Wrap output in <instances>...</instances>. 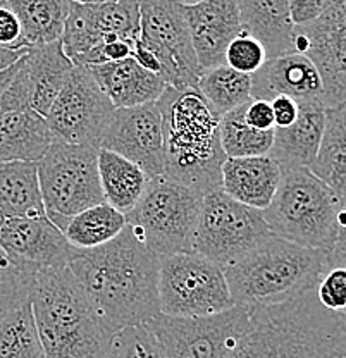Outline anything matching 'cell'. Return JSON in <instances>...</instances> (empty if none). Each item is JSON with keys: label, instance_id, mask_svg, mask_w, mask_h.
<instances>
[{"label": "cell", "instance_id": "f6af8a7d", "mask_svg": "<svg viewBox=\"0 0 346 358\" xmlns=\"http://www.w3.org/2000/svg\"><path fill=\"white\" fill-rule=\"evenodd\" d=\"M78 3H106V2H121V0H71Z\"/></svg>", "mask_w": 346, "mask_h": 358}, {"label": "cell", "instance_id": "7402d4cb", "mask_svg": "<svg viewBox=\"0 0 346 358\" xmlns=\"http://www.w3.org/2000/svg\"><path fill=\"white\" fill-rule=\"evenodd\" d=\"M28 80L29 107L45 117L55 96L73 71V61L66 55L61 40L29 47L23 57Z\"/></svg>", "mask_w": 346, "mask_h": 358}, {"label": "cell", "instance_id": "2e32d148", "mask_svg": "<svg viewBox=\"0 0 346 358\" xmlns=\"http://www.w3.org/2000/svg\"><path fill=\"white\" fill-rule=\"evenodd\" d=\"M99 148L131 160L148 178L164 176V129L157 102L115 109Z\"/></svg>", "mask_w": 346, "mask_h": 358}, {"label": "cell", "instance_id": "4316f807", "mask_svg": "<svg viewBox=\"0 0 346 358\" xmlns=\"http://www.w3.org/2000/svg\"><path fill=\"white\" fill-rule=\"evenodd\" d=\"M99 178L103 200L124 215L135 208L152 179L135 162L103 148H99Z\"/></svg>", "mask_w": 346, "mask_h": 358}, {"label": "cell", "instance_id": "52a82bcc", "mask_svg": "<svg viewBox=\"0 0 346 358\" xmlns=\"http://www.w3.org/2000/svg\"><path fill=\"white\" fill-rule=\"evenodd\" d=\"M202 193L166 176L152 178L124 215L133 234L157 257L193 252Z\"/></svg>", "mask_w": 346, "mask_h": 358}, {"label": "cell", "instance_id": "4dcf8cb0", "mask_svg": "<svg viewBox=\"0 0 346 358\" xmlns=\"http://www.w3.org/2000/svg\"><path fill=\"white\" fill-rule=\"evenodd\" d=\"M196 90L210 109L221 117L252 100V74L240 73L222 64L206 69L199 78Z\"/></svg>", "mask_w": 346, "mask_h": 358}, {"label": "cell", "instance_id": "5bb4252c", "mask_svg": "<svg viewBox=\"0 0 346 358\" xmlns=\"http://www.w3.org/2000/svg\"><path fill=\"white\" fill-rule=\"evenodd\" d=\"M293 50L314 62L322 80L326 109L346 102V0L319 20L295 26Z\"/></svg>", "mask_w": 346, "mask_h": 358}, {"label": "cell", "instance_id": "4fadbf2b", "mask_svg": "<svg viewBox=\"0 0 346 358\" xmlns=\"http://www.w3.org/2000/svg\"><path fill=\"white\" fill-rule=\"evenodd\" d=\"M115 107L88 67L74 66L45 119L57 141L100 147Z\"/></svg>", "mask_w": 346, "mask_h": 358}, {"label": "cell", "instance_id": "c3c4849f", "mask_svg": "<svg viewBox=\"0 0 346 358\" xmlns=\"http://www.w3.org/2000/svg\"><path fill=\"white\" fill-rule=\"evenodd\" d=\"M3 221H6V215H3L2 212H0V226H2V222H3Z\"/></svg>", "mask_w": 346, "mask_h": 358}, {"label": "cell", "instance_id": "f546056e", "mask_svg": "<svg viewBox=\"0 0 346 358\" xmlns=\"http://www.w3.org/2000/svg\"><path fill=\"white\" fill-rule=\"evenodd\" d=\"M124 227V214L103 201L69 217L62 233L74 248L90 250L109 243Z\"/></svg>", "mask_w": 346, "mask_h": 358}, {"label": "cell", "instance_id": "60d3db41", "mask_svg": "<svg viewBox=\"0 0 346 358\" xmlns=\"http://www.w3.org/2000/svg\"><path fill=\"white\" fill-rule=\"evenodd\" d=\"M271 106H273L274 112V128H286V126L293 124L295 119L298 117V102L289 99V96H274V99L271 100Z\"/></svg>", "mask_w": 346, "mask_h": 358}, {"label": "cell", "instance_id": "6da1fadb", "mask_svg": "<svg viewBox=\"0 0 346 358\" xmlns=\"http://www.w3.org/2000/svg\"><path fill=\"white\" fill-rule=\"evenodd\" d=\"M68 267L113 331L147 324L161 313L159 257L128 224L109 243L80 250Z\"/></svg>", "mask_w": 346, "mask_h": 358}, {"label": "cell", "instance_id": "f35d334b", "mask_svg": "<svg viewBox=\"0 0 346 358\" xmlns=\"http://www.w3.org/2000/svg\"><path fill=\"white\" fill-rule=\"evenodd\" d=\"M343 0H288L289 14L295 26H303L326 14Z\"/></svg>", "mask_w": 346, "mask_h": 358}, {"label": "cell", "instance_id": "8fae6325", "mask_svg": "<svg viewBox=\"0 0 346 358\" xmlns=\"http://www.w3.org/2000/svg\"><path fill=\"white\" fill-rule=\"evenodd\" d=\"M140 33L136 40L157 59L159 76L173 88H196L202 67L189 36L185 6L176 0H136Z\"/></svg>", "mask_w": 346, "mask_h": 358}, {"label": "cell", "instance_id": "ac0fdd59", "mask_svg": "<svg viewBox=\"0 0 346 358\" xmlns=\"http://www.w3.org/2000/svg\"><path fill=\"white\" fill-rule=\"evenodd\" d=\"M185 13L202 71L226 64V48L243 31L236 0H202L185 6Z\"/></svg>", "mask_w": 346, "mask_h": 358}, {"label": "cell", "instance_id": "9a60e30c", "mask_svg": "<svg viewBox=\"0 0 346 358\" xmlns=\"http://www.w3.org/2000/svg\"><path fill=\"white\" fill-rule=\"evenodd\" d=\"M140 33V10L136 0L106 3L71 2V13L62 33V47L71 61H76L96 45L114 40H135Z\"/></svg>", "mask_w": 346, "mask_h": 358}, {"label": "cell", "instance_id": "ba28073f", "mask_svg": "<svg viewBox=\"0 0 346 358\" xmlns=\"http://www.w3.org/2000/svg\"><path fill=\"white\" fill-rule=\"evenodd\" d=\"M36 167L45 214L61 231L69 217L106 201L96 147L55 140Z\"/></svg>", "mask_w": 346, "mask_h": 358}, {"label": "cell", "instance_id": "bcb514c9", "mask_svg": "<svg viewBox=\"0 0 346 358\" xmlns=\"http://www.w3.org/2000/svg\"><path fill=\"white\" fill-rule=\"evenodd\" d=\"M178 3H181V6H195V3L202 2V0H176Z\"/></svg>", "mask_w": 346, "mask_h": 358}, {"label": "cell", "instance_id": "cb8c5ba5", "mask_svg": "<svg viewBox=\"0 0 346 358\" xmlns=\"http://www.w3.org/2000/svg\"><path fill=\"white\" fill-rule=\"evenodd\" d=\"M241 26L266 48L267 59L293 50L295 24L288 0H236Z\"/></svg>", "mask_w": 346, "mask_h": 358}, {"label": "cell", "instance_id": "d4e9b609", "mask_svg": "<svg viewBox=\"0 0 346 358\" xmlns=\"http://www.w3.org/2000/svg\"><path fill=\"white\" fill-rule=\"evenodd\" d=\"M54 141L47 119L33 109L0 115V162H38Z\"/></svg>", "mask_w": 346, "mask_h": 358}, {"label": "cell", "instance_id": "83f0119b", "mask_svg": "<svg viewBox=\"0 0 346 358\" xmlns=\"http://www.w3.org/2000/svg\"><path fill=\"white\" fill-rule=\"evenodd\" d=\"M310 171L338 195L346 193V102L326 109L317 157Z\"/></svg>", "mask_w": 346, "mask_h": 358}, {"label": "cell", "instance_id": "603a6c76", "mask_svg": "<svg viewBox=\"0 0 346 358\" xmlns=\"http://www.w3.org/2000/svg\"><path fill=\"white\" fill-rule=\"evenodd\" d=\"M326 122V107L322 103H303L298 117L286 128H274V143L271 157L281 169H296L314 164Z\"/></svg>", "mask_w": 346, "mask_h": 358}, {"label": "cell", "instance_id": "5b68a950", "mask_svg": "<svg viewBox=\"0 0 346 358\" xmlns=\"http://www.w3.org/2000/svg\"><path fill=\"white\" fill-rule=\"evenodd\" d=\"M329 252L308 248L271 233L241 259L224 268L236 307L277 305L315 288Z\"/></svg>", "mask_w": 346, "mask_h": 358}, {"label": "cell", "instance_id": "e575fe53", "mask_svg": "<svg viewBox=\"0 0 346 358\" xmlns=\"http://www.w3.org/2000/svg\"><path fill=\"white\" fill-rule=\"evenodd\" d=\"M106 358H167L161 343L145 324L122 327L110 338Z\"/></svg>", "mask_w": 346, "mask_h": 358}, {"label": "cell", "instance_id": "b9f144b4", "mask_svg": "<svg viewBox=\"0 0 346 358\" xmlns=\"http://www.w3.org/2000/svg\"><path fill=\"white\" fill-rule=\"evenodd\" d=\"M28 52V48H20V50H10V48L0 47V71L7 69L13 64H16L21 57Z\"/></svg>", "mask_w": 346, "mask_h": 358}, {"label": "cell", "instance_id": "8d00e7d4", "mask_svg": "<svg viewBox=\"0 0 346 358\" xmlns=\"http://www.w3.org/2000/svg\"><path fill=\"white\" fill-rule=\"evenodd\" d=\"M133 42L135 40H114V42H103L92 50L85 52L83 55L73 62L74 66H99L107 64V62L122 61L126 57H131Z\"/></svg>", "mask_w": 346, "mask_h": 358}, {"label": "cell", "instance_id": "f1b7e54d", "mask_svg": "<svg viewBox=\"0 0 346 358\" xmlns=\"http://www.w3.org/2000/svg\"><path fill=\"white\" fill-rule=\"evenodd\" d=\"M20 17L26 47L62 38L71 0H3Z\"/></svg>", "mask_w": 346, "mask_h": 358}, {"label": "cell", "instance_id": "8992f818", "mask_svg": "<svg viewBox=\"0 0 346 358\" xmlns=\"http://www.w3.org/2000/svg\"><path fill=\"white\" fill-rule=\"evenodd\" d=\"M340 196L307 167L282 169L274 199L262 214L273 234L331 252L338 241Z\"/></svg>", "mask_w": 346, "mask_h": 358}, {"label": "cell", "instance_id": "d590c367", "mask_svg": "<svg viewBox=\"0 0 346 358\" xmlns=\"http://www.w3.org/2000/svg\"><path fill=\"white\" fill-rule=\"evenodd\" d=\"M266 61L267 54L264 45L245 29L240 35L234 36L226 48V66L233 67L240 73L254 74Z\"/></svg>", "mask_w": 346, "mask_h": 358}, {"label": "cell", "instance_id": "44dd1931", "mask_svg": "<svg viewBox=\"0 0 346 358\" xmlns=\"http://www.w3.org/2000/svg\"><path fill=\"white\" fill-rule=\"evenodd\" d=\"M88 71L109 96L115 109H128L148 102H157L159 96L167 88L166 81L141 67L133 57L107 62V64L88 66Z\"/></svg>", "mask_w": 346, "mask_h": 358}, {"label": "cell", "instance_id": "d6986e66", "mask_svg": "<svg viewBox=\"0 0 346 358\" xmlns=\"http://www.w3.org/2000/svg\"><path fill=\"white\" fill-rule=\"evenodd\" d=\"M284 95L303 103H324L322 80L314 62L307 55L289 52L267 59L260 69L252 74V99L273 100Z\"/></svg>", "mask_w": 346, "mask_h": 358}, {"label": "cell", "instance_id": "74e56055", "mask_svg": "<svg viewBox=\"0 0 346 358\" xmlns=\"http://www.w3.org/2000/svg\"><path fill=\"white\" fill-rule=\"evenodd\" d=\"M0 47L10 48V50L28 48L24 43L20 17L3 0L0 2Z\"/></svg>", "mask_w": 346, "mask_h": 358}, {"label": "cell", "instance_id": "e0dca14e", "mask_svg": "<svg viewBox=\"0 0 346 358\" xmlns=\"http://www.w3.org/2000/svg\"><path fill=\"white\" fill-rule=\"evenodd\" d=\"M0 248L20 266L42 271L62 268L80 250L47 217H6L0 226Z\"/></svg>", "mask_w": 346, "mask_h": 358}, {"label": "cell", "instance_id": "681fc988", "mask_svg": "<svg viewBox=\"0 0 346 358\" xmlns=\"http://www.w3.org/2000/svg\"><path fill=\"white\" fill-rule=\"evenodd\" d=\"M336 245H343V246H346V241H345V243H343V241H338Z\"/></svg>", "mask_w": 346, "mask_h": 358}, {"label": "cell", "instance_id": "277c9868", "mask_svg": "<svg viewBox=\"0 0 346 358\" xmlns=\"http://www.w3.org/2000/svg\"><path fill=\"white\" fill-rule=\"evenodd\" d=\"M29 300L45 358H106L115 331L69 267L36 272Z\"/></svg>", "mask_w": 346, "mask_h": 358}, {"label": "cell", "instance_id": "836d02e7", "mask_svg": "<svg viewBox=\"0 0 346 358\" xmlns=\"http://www.w3.org/2000/svg\"><path fill=\"white\" fill-rule=\"evenodd\" d=\"M36 272L14 262L0 248V317L29 300Z\"/></svg>", "mask_w": 346, "mask_h": 358}, {"label": "cell", "instance_id": "d6a6232c", "mask_svg": "<svg viewBox=\"0 0 346 358\" xmlns=\"http://www.w3.org/2000/svg\"><path fill=\"white\" fill-rule=\"evenodd\" d=\"M247 103L219 117V134L226 157L236 159V157H262L271 154L274 129L262 131L248 124L245 119Z\"/></svg>", "mask_w": 346, "mask_h": 358}, {"label": "cell", "instance_id": "ee69618b", "mask_svg": "<svg viewBox=\"0 0 346 358\" xmlns=\"http://www.w3.org/2000/svg\"><path fill=\"white\" fill-rule=\"evenodd\" d=\"M21 59H23V57H21ZM21 59L16 62V64H13L10 67H7V69L0 71V95H2V93L7 90V87H9V85L13 83L14 76H16V73H17V71H20Z\"/></svg>", "mask_w": 346, "mask_h": 358}, {"label": "cell", "instance_id": "816d5d0a", "mask_svg": "<svg viewBox=\"0 0 346 358\" xmlns=\"http://www.w3.org/2000/svg\"><path fill=\"white\" fill-rule=\"evenodd\" d=\"M0 2H2V0H0Z\"/></svg>", "mask_w": 346, "mask_h": 358}, {"label": "cell", "instance_id": "7dc6e473", "mask_svg": "<svg viewBox=\"0 0 346 358\" xmlns=\"http://www.w3.org/2000/svg\"><path fill=\"white\" fill-rule=\"evenodd\" d=\"M338 319L341 320V324H343L345 329H346V310H345V312H341V313H338Z\"/></svg>", "mask_w": 346, "mask_h": 358}, {"label": "cell", "instance_id": "484cf974", "mask_svg": "<svg viewBox=\"0 0 346 358\" xmlns=\"http://www.w3.org/2000/svg\"><path fill=\"white\" fill-rule=\"evenodd\" d=\"M0 212L6 217H45L36 162H0Z\"/></svg>", "mask_w": 346, "mask_h": 358}, {"label": "cell", "instance_id": "f907efd6", "mask_svg": "<svg viewBox=\"0 0 346 358\" xmlns=\"http://www.w3.org/2000/svg\"><path fill=\"white\" fill-rule=\"evenodd\" d=\"M341 358H346V352H345V353H343V357H341Z\"/></svg>", "mask_w": 346, "mask_h": 358}, {"label": "cell", "instance_id": "ffe728a7", "mask_svg": "<svg viewBox=\"0 0 346 358\" xmlns=\"http://www.w3.org/2000/svg\"><path fill=\"white\" fill-rule=\"evenodd\" d=\"M281 176V166L271 155L228 157L221 169V189L240 203L264 210L274 199Z\"/></svg>", "mask_w": 346, "mask_h": 358}, {"label": "cell", "instance_id": "ab89813d", "mask_svg": "<svg viewBox=\"0 0 346 358\" xmlns=\"http://www.w3.org/2000/svg\"><path fill=\"white\" fill-rule=\"evenodd\" d=\"M245 119L248 124L257 129H262V131L274 129V112L269 100L252 99L245 109Z\"/></svg>", "mask_w": 346, "mask_h": 358}, {"label": "cell", "instance_id": "1f68e13d", "mask_svg": "<svg viewBox=\"0 0 346 358\" xmlns=\"http://www.w3.org/2000/svg\"><path fill=\"white\" fill-rule=\"evenodd\" d=\"M0 358H45L31 300L0 317Z\"/></svg>", "mask_w": 346, "mask_h": 358}, {"label": "cell", "instance_id": "7a4b0ae2", "mask_svg": "<svg viewBox=\"0 0 346 358\" xmlns=\"http://www.w3.org/2000/svg\"><path fill=\"white\" fill-rule=\"evenodd\" d=\"M346 329L315 288L277 305L248 308V324L229 358H341Z\"/></svg>", "mask_w": 346, "mask_h": 358}, {"label": "cell", "instance_id": "30bf717a", "mask_svg": "<svg viewBox=\"0 0 346 358\" xmlns=\"http://www.w3.org/2000/svg\"><path fill=\"white\" fill-rule=\"evenodd\" d=\"M269 234L262 210L215 189L202 199L193 252L226 268Z\"/></svg>", "mask_w": 346, "mask_h": 358}, {"label": "cell", "instance_id": "3957f363", "mask_svg": "<svg viewBox=\"0 0 346 358\" xmlns=\"http://www.w3.org/2000/svg\"><path fill=\"white\" fill-rule=\"evenodd\" d=\"M164 129V176L207 193L221 189L228 159L219 134V115L196 88L167 87L157 100Z\"/></svg>", "mask_w": 346, "mask_h": 358}, {"label": "cell", "instance_id": "9c48e42d", "mask_svg": "<svg viewBox=\"0 0 346 358\" xmlns=\"http://www.w3.org/2000/svg\"><path fill=\"white\" fill-rule=\"evenodd\" d=\"M159 307L173 317H203L234 307L224 268L196 252L159 257Z\"/></svg>", "mask_w": 346, "mask_h": 358}, {"label": "cell", "instance_id": "7bdbcfd3", "mask_svg": "<svg viewBox=\"0 0 346 358\" xmlns=\"http://www.w3.org/2000/svg\"><path fill=\"white\" fill-rule=\"evenodd\" d=\"M338 241H343V243L346 241V193L340 196V210H338Z\"/></svg>", "mask_w": 346, "mask_h": 358}, {"label": "cell", "instance_id": "7c38bea8", "mask_svg": "<svg viewBox=\"0 0 346 358\" xmlns=\"http://www.w3.org/2000/svg\"><path fill=\"white\" fill-rule=\"evenodd\" d=\"M248 324V308L236 307L203 317L159 313L145 326L167 358H229Z\"/></svg>", "mask_w": 346, "mask_h": 358}]
</instances>
